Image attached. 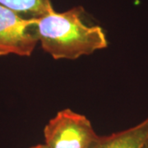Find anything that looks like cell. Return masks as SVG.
I'll return each instance as SVG.
<instances>
[{
    "label": "cell",
    "instance_id": "obj_7",
    "mask_svg": "<svg viewBox=\"0 0 148 148\" xmlns=\"http://www.w3.org/2000/svg\"><path fill=\"white\" fill-rule=\"evenodd\" d=\"M147 148H148V147H147Z\"/></svg>",
    "mask_w": 148,
    "mask_h": 148
},
{
    "label": "cell",
    "instance_id": "obj_1",
    "mask_svg": "<svg viewBox=\"0 0 148 148\" xmlns=\"http://www.w3.org/2000/svg\"><path fill=\"white\" fill-rule=\"evenodd\" d=\"M82 14L83 9L75 7L36 18V32L43 50L53 59L73 60L106 49L108 40L103 28L86 24Z\"/></svg>",
    "mask_w": 148,
    "mask_h": 148
},
{
    "label": "cell",
    "instance_id": "obj_5",
    "mask_svg": "<svg viewBox=\"0 0 148 148\" xmlns=\"http://www.w3.org/2000/svg\"><path fill=\"white\" fill-rule=\"evenodd\" d=\"M0 5L26 18H39L54 10L51 0H0Z\"/></svg>",
    "mask_w": 148,
    "mask_h": 148
},
{
    "label": "cell",
    "instance_id": "obj_3",
    "mask_svg": "<svg viewBox=\"0 0 148 148\" xmlns=\"http://www.w3.org/2000/svg\"><path fill=\"white\" fill-rule=\"evenodd\" d=\"M36 18H26L0 5V56H31L39 40Z\"/></svg>",
    "mask_w": 148,
    "mask_h": 148
},
{
    "label": "cell",
    "instance_id": "obj_6",
    "mask_svg": "<svg viewBox=\"0 0 148 148\" xmlns=\"http://www.w3.org/2000/svg\"><path fill=\"white\" fill-rule=\"evenodd\" d=\"M30 148H49L46 144H37L36 146H33Z\"/></svg>",
    "mask_w": 148,
    "mask_h": 148
},
{
    "label": "cell",
    "instance_id": "obj_2",
    "mask_svg": "<svg viewBox=\"0 0 148 148\" xmlns=\"http://www.w3.org/2000/svg\"><path fill=\"white\" fill-rule=\"evenodd\" d=\"M99 137L87 117L70 109L58 111L44 127L49 148H91Z\"/></svg>",
    "mask_w": 148,
    "mask_h": 148
},
{
    "label": "cell",
    "instance_id": "obj_4",
    "mask_svg": "<svg viewBox=\"0 0 148 148\" xmlns=\"http://www.w3.org/2000/svg\"><path fill=\"white\" fill-rule=\"evenodd\" d=\"M148 116L133 127L100 136L91 148H147Z\"/></svg>",
    "mask_w": 148,
    "mask_h": 148
}]
</instances>
